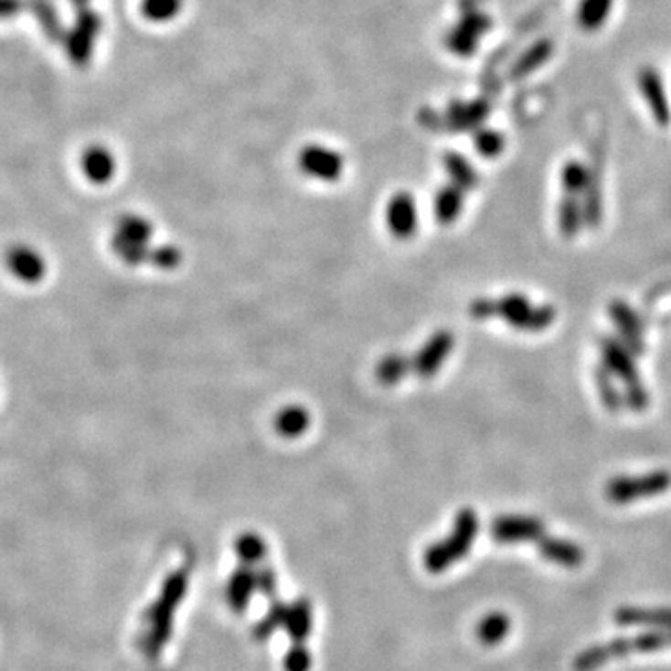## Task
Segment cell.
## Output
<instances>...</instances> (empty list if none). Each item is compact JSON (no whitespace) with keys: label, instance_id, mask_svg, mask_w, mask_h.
Returning <instances> with one entry per match:
<instances>
[{"label":"cell","instance_id":"obj_42","mask_svg":"<svg viewBox=\"0 0 671 671\" xmlns=\"http://www.w3.org/2000/svg\"><path fill=\"white\" fill-rule=\"evenodd\" d=\"M496 314V301L493 299H475L470 304V315L474 319H489Z\"/></svg>","mask_w":671,"mask_h":671},{"label":"cell","instance_id":"obj_25","mask_svg":"<svg viewBox=\"0 0 671 671\" xmlns=\"http://www.w3.org/2000/svg\"><path fill=\"white\" fill-rule=\"evenodd\" d=\"M444 168H446L448 176L452 177V183L461 186L463 190H470L479 183L477 172L474 170L470 161L461 154H455V152L446 154Z\"/></svg>","mask_w":671,"mask_h":671},{"label":"cell","instance_id":"obj_3","mask_svg":"<svg viewBox=\"0 0 671 671\" xmlns=\"http://www.w3.org/2000/svg\"><path fill=\"white\" fill-rule=\"evenodd\" d=\"M479 532V518L474 509H461L453 522V532L448 539L427 547L423 565L429 572L439 574L450 569L457 559L464 558Z\"/></svg>","mask_w":671,"mask_h":671},{"label":"cell","instance_id":"obj_2","mask_svg":"<svg viewBox=\"0 0 671 671\" xmlns=\"http://www.w3.org/2000/svg\"><path fill=\"white\" fill-rule=\"evenodd\" d=\"M671 647V629H653L631 638H617L608 644L593 645L574 658V671H595L613 658L629 653H649Z\"/></svg>","mask_w":671,"mask_h":671},{"label":"cell","instance_id":"obj_41","mask_svg":"<svg viewBox=\"0 0 671 671\" xmlns=\"http://www.w3.org/2000/svg\"><path fill=\"white\" fill-rule=\"evenodd\" d=\"M256 572V590L272 597L276 591V574L271 567H260Z\"/></svg>","mask_w":671,"mask_h":671},{"label":"cell","instance_id":"obj_1","mask_svg":"<svg viewBox=\"0 0 671 671\" xmlns=\"http://www.w3.org/2000/svg\"><path fill=\"white\" fill-rule=\"evenodd\" d=\"M186 586H188L186 570L179 569L172 572L163 586L159 599L148 610V633L144 636V649H146L148 656L155 658L166 645L172 634L174 610L181 604L186 593Z\"/></svg>","mask_w":671,"mask_h":671},{"label":"cell","instance_id":"obj_7","mask_svg":"<svg viewBox=\"0 0 671 671\" xmlns=\"http://www.w3.org/2000/svg\"><path fill=\"white\" fill-rule=\"evenodd\" d=\"M299 166L310 177L336 181L344 172V159L334 150L319 146V144H310L299 154Z\"/></svg>","mask_w":671,"mask_h":671},{"label":"cell","instance_id":"obj_36","mask_svg":"<svg viewBox=\"0 0 671 671\" xmlns=\"http://www.w3.org/2000/svg\"><path fill=\"white\" fill-rule=\"evenodd\" d=\"M30 5L34 8L39 23L43 25L47 36H49L51 39H59L62 36V30H60V21H59L55 6L51 3H47V0H32Z\"/></svg>","mask_w":671,"mask_h":671},{"label":"cell","instance_id":"obj_17","mask_svg":"<svg viewBox=\"0 0 671 671\" xmlns=\"http://www.w3.org/2000/svg\"><path fill=\"white\" fill-rule=\"evenodd\" d=\"M539 552L545 559L563 565L567 569L579 567L586 559V554L579 545H574L570 541H563V539H556V538H547V536L539 539Z\"/></svg>","mask_w":671,"mask_h":671},{"label":"cell","instance_id":"obj_4","mask_svg":"<svg viewBox=\"0 0 671 671\" xmlns=\"http://www.w3.org/2000/svg\"><path fill=\"white\" fill-rule=\"evenodd\" d=\"M669 487L671 474L667 470H656L634 477H615L606 484L604 495L613 504H629L634 500L664 495Z\"/></svg>","mask_w":671,"mask_h":671},{"label":"cell","instance_id":"obj_6","mask_svg":"<svg viewBox=\"0 0 671 671\" xmlns=\"http://www.w3.org/2000/svg\"><path fill=\"white\" fill-rule=\"evenodd\" d=\"M491 536L498 543H526L539 541L545 536V524L534 517L504 515L491 526Z\"/></svg>","mask_w":671,"mask_h":671},{"label":"cell","instance_id":"obj_39","mask_svg":"<svg viewBox=\"0 0 671 671\" xmlns=\"http://www.w3.org/2000/svg\"><path fill=\"white\" fill-rule=\"evenodd\" d=\"M625 405L636 412H642L647 409L649 405V394L644 387V382H638V385H633V387H627L625 389Z\"/></svg>","mask_w":671,"mask_h":671},{"label":"cell","instance_id":"obj_5","mask_svg":"<svg viewBox=\"0 0 671 671\" xmlns=\"http://www.w3.org/2000/svg\"><path fill=\"white\" fill-rule=\"evenodd\" d=\"M506 319L511 326L526 332H541L550 326L556 319V310L552 306H532L524 295L513 293L496 301V314Z\"/></svg>","mask_w":671,"mask_h":671},{"label":"cell","instance_id":"obj_35","mask_svg":"<svg viewBox=\"0 0 671 671\" xmlns=\"http://www.w3.org/2000/svg\"><path fill=\"white\" fill-rule=\"evenodd\" d=\"M287 610H290V606H285L283 602H274L271 606V610L267 612V615L258 623V625L254 627V638L263 642L267 640L276 629L283 627L285 625V617H287Z\"/></svg>","mask_w":671,"mask_h":671},{"label":"cell","instance_id":"obj_14","mask_svg":"<svg viewBox=\"0 0 671 671\" xmlns=\"http://www.w3.org/2000/svg\"><path fill=\"white\" fill-rule=\"evenodd\" d=\"M613 619L617 625H623V627L671 629V608L621 606L615 610Z\"/></svg>","mask_w":671,"mask_h":671},{"label":"cell","instance_id":"obj_27","mask_svg":"<svg viewBox=\"0 0 671 671\" xmlns=\"http://www.w3.org/2000/svg\"><path fill=\"white\" fill-rule=\"evenodd\" d=\"M558 222H559V231L567 239L574 237V235H577L580 231L582 222H584V213H582V206L577 200V197L565 195V198L559 202Z\"/></svg>","mask_w":671,"mask_h":671},{"label":"cell","instance_id":"obj_15","mask_svg":"<svg viewBox=\"0 0 671 671\" xmlns=\"http://www.w3.org/2000/svg\"><path fill=\"white\" fill-rule=\"evenodd\" d=\"M489 103L484 100H475L470 103L453 101L448 105L446 111V125L452 131H475L484 125L485 118L489 116Z\"/></svg>","mask_w":671,"mask_h":671},{"label":"cell","instance_id":"obj_24","mask_svg":"<svg viewBox=\"0 0 671 671\" xmlns=\"http://www.w3.org/2000/svg\"><path fill=\"white\" fill-rule=\"evenodd\" d=\"M82 168L95 183H107L114 174V159L105 148H90L84 154Z\"/></svg>","mask_w":671,"mask_h":671},{"label":"cell","instance_id":"obj_33","mask_svg":"<svg viewBox=\"0 0 671 671\" xmlns=\"http://www.w3.org/2000/svg\"><path fill=\"white\" fill-rule=\"evenodd\" d=\"M183 8V0H142L140 12L148 21L166 23L172 21Z\"/></svg>","mask_w":671,"mask_h":671},{"label":"cell","instance_id":"obj_30","mask_svg":"<svg viewBox=\"0 0 671 671\" xmlns=\"http://www.w3.org/2000/svg\"><path fill=\"white\" fill-rule=\"evenodd\" d=\"M235 554L237 558L241 559L245 565H256L260 563L265 554H267V547H265V541L258 536V534H252V532H247V534H241L237 539H235Z\"/></svg>","mask_w":671,"mask_h":671},{"label":"cell","instance_id":"obj_9","mask_svg":"<svg viewBox=\"0 0 671 671\" xmlns=\"http://www.w3.org/2000/svg\"><path fill=\"white\" fill-rule=\"evenodd\" d=\"M638 86L645 98V103L649 107L655 123L660 127H667L671 123V109L658 71H655L653 68L642 69L638 75Z\"/></svg>","mask_w":671,"mask_h":671},{"label":"cell","instance_id":"obj_34","mask_svg":"<svg viewBox=\"0 0 671 671\" xmlns=\"http://www.w3.org/2000/svg\"><path fill=\"white\" fill-rule=\"evenodd\" d=\"M595 382H597V389H599V396L604 403V407L612 412H617L623 409V405H625V399H623V396L619 394V390L615 389V382H613V375L606 369V366L602 367H597L595 369Z\"/></svg>","mask_w":671,"mask_h":671},{"label":"cell","instance_id":"obj_29","mask_svg":"<svg viewBox=\"0 0 671 671\" xmlns=\"http://www.w3.org/2000/svg\"><path fill=\"white\" fill-rule=\"evenodd\" d=\"M410 369H412V360H409L403 355H389L378 362L377 378L378 382H382V385L392 387V385H398L401 378H405Z\"/></svg>","mask_w":671,"mask_h":671},{"label":"cell","instance_id":"obj_12","mask_svg":"<svg viewBox=\"0 0 671 671\" xmlns=\"http://www.w3.org/2000/svg\"><path fill=\"white\" fill-rule=\"evenodd\" d=\"M601 353H602V360H604V366L606 369L619 377L623 382H625V387H633V385H638L640 380V375H638V369H636V364L633 360V353L615 340L612 338H602L601 340Z\"/></svg>","mask_w":671,"mask_h":671},{"label":"cell","instance_id":"obj_43","mask_svg":"<svg viewBox=\"0 0 671 671\" xmlns=\"http://www.w3.org/2000/svg\"><path fill=\"white\" fill-rule=\"evenodd\" d=\"M21 0H0V19L16 16L21 10Z\"/></svg>","mask_w":671,"mask_h":671},{"label":"cell","instance_id":"obj_32","mask_svg":"<svg viewBox=\"0 0 671 671\" xmlns=\"http://www.w3.org/2000/svg\"><path fill=\"white\" fill-rule=\"evenodd\" d=\"M474 148L482 157L495 159V157L502 155V152L506 148V138H504L502 133H498L495 129L479 127V129L474 131Z\"/></svg>","mask_w":671,"mask_h":671},{"label":"cell","instance_id":"obj_26","mask_svg":"<svg viewBox=\"0 0 671 671\" xmlns=\"http://www.w3.org/2000/svg\"><path fill=\"white\" fill-rule=\"evenodd\" d=\"M477 43H479V36L472 32L468 27H464L463 23L453 25L444 36L446 49L457 57L474 55L477 49Z\"/></svg>","mask_w":671,"mask_h":671},{"label":"cell","instance_id":"obj_11","mask_svg":"<svg viewBox=\"0 0 671 671\" xmlns=\"http://www.w3.org/2000/svg\"><path fill=\"white\" fill-rule=\"evenodd\" d=\"M610 317L619 328V334L623 338V346H625L631 353L642 355L645 351L644 347V325L638 317V314L623 301H613L610 304Z\"/></svg>","mask_w":671,"mask_h":671},{"label":"cell","instance_id":"obj_10","mask_svg":"<svg viewBox=\"0 0 671 671\" xmlns=\"http://www.w3.org/2000/svg\"><path fill=\"white\" fill-rule=\"evenodd\" d=\"M101 17L93 12H82L79 16L75 32L69 36L68 39V49H69V57L77 66H84L88 62V59L91 57V49H93V41L95 36L100 34L101 30Z\"/></svg>","mask_w":671,"mask_h":671},{"label":"cell","instance_id":"obj_44","mask_svg":"<svg viewBox=\"0 0 671 671\" xmlns=\"http://www.w3.org/2000/svg\"><path fill=\"white\" fill-rule=\"evenodd\" d=\"M73 3H77V5H84V3H88V0H73Z\"/></svg>","mask_w":671,"mask_h":671},{"label":"cell","instance_id":"obj_38","mask_svg":"<svg viewBox=\"0 0 671 671\" xmlns=\"http://www.w3.org/2000/svg\"><path fill=\"white\" fill-rule=\"evenodd\" d=\"M312 656L303 644H295L283 656L285 671H310Z\"/></svg>","mask_w":671,"mask_h":671},{"label":"cell","instance_id":"obj_8","mask_svg":"<svg viewBox=\"0 0 671 671\" xmlns=\"http://www.w3.org/2000/svg\"><path fill=\"white\" fill-rule=\"evenodd\" d=\"M452 349H453V336L448 330L435 332L412 358V369L421 378L433 377L441 369Z\"/></svg>","mask_w":671,"mask_h":671},{"label":"cell","instance_id":"obj_13","mask_svg":"<svg viewBox=\"0 0 671 671\" xmlns=\"http://www.w3.org/2000/svg\"><path fill=\"white\" fill-rule=\"evenodd\" d=\"M387 224L390 231L399 237H410L418 228L416 202L409 193H398L387 206Z\"/></svg>","mask_w":671,"mask_h":671},{"label":"cell","instance_id":"obj_21","mask_svg":"<svg viewBox=\"0 0 671 671\" xmlns=\"http://www.w3.org/2000/svg\"><path fill=\"white\" fill-rule=\"evenodd\" d=\"M511 631V619L502 612H493L485 615L475 629V634L485 647H495L506 640Z\"/></svg>","mask_w":671,"mask_h":671},{"label":"cell","instance_id":"obj_31","mask_svg":"<svg viewBox=\"0 0 671 671\" xmlns=\"http://www.w3.org/2000/svg\"><path fill=\"white\" fill-rule=\"evenodd\" d=\"M590 181V170L580 165L579 161H569L561 168V186L565 195L569 197H579L582 195Z\"/></svg>","mask_w":671,"mask_h":671},{"label":"cell","instance_id":"obj_22","mask_svg":"<svg viewBox=\"0 0 671 671\" xmlns=\"http://www.w3.org/2000/svg\"><path fill=\"white\" fill-rule=\"evenodd\" d=\"M283 629L295 644L304 642L312 631V606L306 599H299L287 610Z\"/></svg>","mask_w":671,"mask_h":671},{"label":"cell","instance_id":"obj_37","mask_svg":"<svg viewBox=\"0 0 671 671\" xmlns=\"http://www.w3.org/2000/svg\"><path fill=\"white\" fill-rule=\"evenodd\" d=\"M120 235L136 243H146L152 237V224L138 217H125L120 222Z\"/></svg>","mask_w":671,"mask_h":671},{"label":"cell","instance_id":"obj_18","mask_svg":"<svg viewBox=\"0 0 671 671\" xmlns=\"http://www.w3.org/2000/svg\"><path fill=\"white\" fill-rule=\"evenodd\" d=\"M254 590H256V572H254V569L250 565L237 569L231 574V579H229L228 588H226L229 606L237 613H241L249 606Z\"/></svg>","mask_w":671,"mask_h":671},{"label":"cell","instance_id":"obj_19","mask_svg":"<svg viewBox=\"0 0 671 671\" xmlns=\"http://www.w3.org/2000/svg\"><path fill=\"white\" fill-rule=\"evenodd\" d=\"M310 427V414L304 407H285L274 418V429L280 437L297 439Z\"/></svg>","mask_w":671,"mask_h":671},{"label":"cell","instance_id":"obj_23","mask_svg":"<svg viewBox=\"0 0 671 671\" xmlns=\"http://www.w3.org/2000/svg\"><path fill=\"white\" fill-rule=\"evenodd\" d=\"M463 206L464 190L453 183L442 186L435 197V215L442 224H452L461 215Z\"/></svg>","mask_w":671,"mask_h":671},{"label":"cell","instance_id":"obj_16","mask_svg":"<svg viewBox=\"0 0 671 671\" xmlns=\"http://www.w3.org/2000/svg\"><path fill=\"white\" fill-rule=\"evenodd\" d=\"M552 53H554V43L550 39L541 37L536 43H532L528 49H526L518 57V60L511 66V69H509L511 80L526 79L528 75H532L534 71L541 69L549 62Z\"/></svg>","mask_w":671,"mask_h":671},{"label":"cell","instance_id":"obj_28","mask_svg":"<svg viewBox=\"0 0 671 671\" xmlns=\"http://www.w3.org/2000/svg\"><path fill=\"white\" fill-rule=\"evenodd\" d=\"M582 213L584 222L591 228H597L602 218V197H601V183L595 170H590V181L582 193Z\"/></svg>","mask_w":671,"mask_h":671},{"label":"cell","instance_id":"obj_20","mask_svg":"<svg viewBox=\"0 0 671 671\" xmlns=\"http://www.w3.org/2000/svg\"><path fill=\"white\" fill-rule=\"evenodd\" d=\"M613 10V0H580L577 8V23L586 32L599 30Z\"/></svg>","mask_w":671,"mask_h":671},{"label":"cell","instance_id":"obj_40","mask_svg":"<svg viewBox=\"0 0 671 671\" xmlns=\"http://www.w3.org/2000/svg\"><path fill=\"white\" fill-rule=\"evenodd\" d=\"M150 260L161 269H174L181 263V252L174 247H161L150 252Z\"/></svg>","mask_w":671,"mask_h":671}]
</instances>
